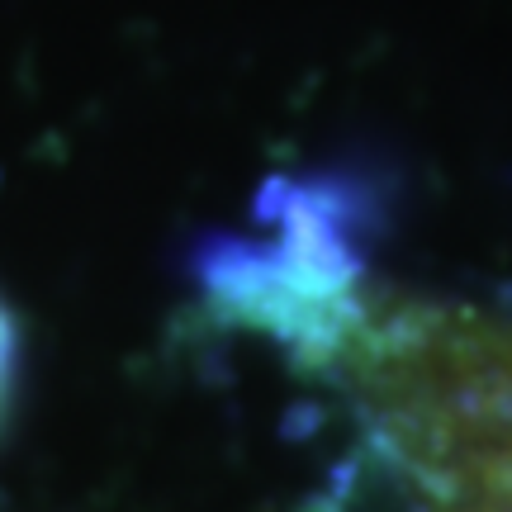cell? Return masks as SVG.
Wrapping results in <instances>:
<instances>
[{
  "label": "cell",
  "instance_id": "obj_1",
  "mask_svg": "<svg viewBox=\"0 0 512 512\" xmlns=\"http://www.w3.org/2000/svg\"><path fill=\"white\" fill-rule=\"evenodd\" d=\"M15 318L0 304V408H5V394H10V375H15Z\"/></svg>",
  "mask_w": 512,
  "mask_h": 512
}]
</instances>
